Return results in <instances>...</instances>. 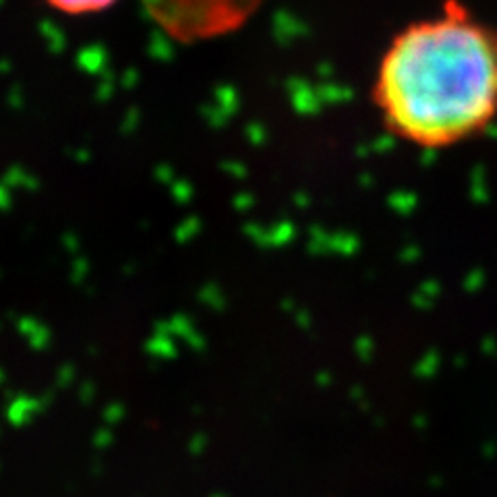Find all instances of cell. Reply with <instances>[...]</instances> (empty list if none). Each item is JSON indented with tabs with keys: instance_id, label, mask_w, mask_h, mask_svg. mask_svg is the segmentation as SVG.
<instances>
[{
	"instance_id": "1",
	"label": "cell",
	"mask_w": 497,
	"mask_h": 497,
	"mask_svg": "<svg viewBox=\"0 0 497 497\" xmlns=\"http://www.w3.org/2000/svg\"><path fill=\"white\" fill-rule=\"evenodd\" d=\"M373 104L384 127L414 148L481 135L497 118V29L452 0L413 21L379 61Z\"/></svg>"
},
{
	"instance_id": "2",
	"label": "cell",
	"mask_w": 497,
	"mask_h": 497,
	"mask_svg": "<svg viewBox=\"0 0 497 497\" xmlns=\"http://www.w3.org/2000/svg\"><path fill=\"white\" fill-rule=\"evenodd\" d=\"M52 8L67 13V15H89V13H100L114 4L116 0H46Z\"/></svg>"
}]
</instances>
